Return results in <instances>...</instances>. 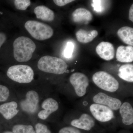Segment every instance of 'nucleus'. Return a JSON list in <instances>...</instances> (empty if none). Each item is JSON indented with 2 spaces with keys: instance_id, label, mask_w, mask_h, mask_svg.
<instances>
[{
  "instance_id": "1",
  "label": "nucleus",
  "mask_w": 133,
  "mask_h": 133,
  "mask_svg": "<svg viewBox=\"0 0 133 133\" xmlns=\"http://www.w3.org/2000/svg\"><path fill=\"white\" fill-rule=\"evenodd\" d=\"M13 47L14 57L19 62L30 60L36 49L35 43L30 38L24 36L17 38L14 42Z\"/></svg>"
},
{
  "instance_id": "2",
  "label": "nucleus",
  "mask_w": 133,
  "mask_h": 133,
  "mask_svg": "<svg viewBox=\"0 0 133 133\" xmlns=\"http://www.w3.org/2000/svg\"><path fill=\"white\" fill-rule=\"evenodd\" d=\"M37 67L41 71L60 75L64 74L67 70V65L61 58L45 56L39 59Z\"/></svg>"
},
{
  "instance_id": "3",
  "label": "nucleus",
  "mask_w": 133,
  "mask_h": 133,
  "mask_svg": "<svg viewBox=\"0 0 133 133\" xmlns=\"http://www.w3.org/2000/svg\"><path fill=\"white\" fill-rule=\"evenodd\" d=\"M7 75L10 79L19 83H31L34 79V72L30 66L17 65L10 67Z\"/></svg>"
},
{
  "instance_id": "4",
  "label": "nucleus",
  "mask_w": 133,
  "mask_h": 133,
  "mask_svg": "<svg viewBox=\"0 0 133 133\" xmlns=\"http://www.w3.org/2000/svg\"><path fill=\"white\" fill-rule=\"evenodd\" d=\"M24 27L32 37L39 41L49 39L54 33L50 26L36 21H28L24 24Z\"/></svg>"
},
{
  "instance_id": "5",
  "label": "nucleus",
  "mask_w": 133,
  "mask_h": 133,
  "mask_svg": "<svg viewBox=\"0 0 133 133\" xmlns=\"http://www.w3.org/2000/svg\"><path fill=\"white\" fill-rule=\"evenodd\" d=\"M92 80L98 87L106 91L114 92L119 89L118 82L113 76L106 72H95L92 76Z\"/></svg>"
},
{
  "instance_id": "6",
  "label": "nucleus",
  "mask_w": 133,
  "mask_h": 133,
  "mask_svg": "<svg viewBox=\"0 0 133 133\" xmlns=\"http://www.w3.org/2000/svg\"><path fill=\"white\" fill-rule=\"evenodd\" d=\"M69 80L78 97H82L85 95L89 84V79L85 74L81 72H75L71 74Z\"/></svg>"
},
{
  "instance_id": "7",
  "label": "nucleus",
  "mask_w": 133,
  "mask_h": 133,
  "mask_svg": "<svg viewBox=\"0 0 133 133\" xmlns=\"http://www.w3.org/2000/svg\"><path fill=\"white\" fill-rule=\"evenodd\" d=\"M90 110L94 118L100 122H107L114 118L112 110L104 105L94 103L90 106Z\"/></svg>"
},
{
  "instance_id": "8",
  "label": "nucleus",
  "mask_w": 133,
  "mask_h": 133,
  "mask_svg": "<svg viewBox=\"0 0 133 133\" xmlns=\"http://www.w3.org/2000/svg\"><path fill=\"white\" fill-rule=\"evenodd\" d=\"M39 102V97L36 91L30 90L27 92L26 98L20 103L22 110L29 114H34L37 111Z\"/></svg>"
},
{
  "instance_id": "9",
  "label": "nucleus",
  "mask_w": 133,
  "mask_h": 133,
  "mask_svg": "<svg viewBox=\"0 0 133 133\" xmlns=\"http://www.w3.org/2000/svg\"><path fill=\"white\" fill-rule=\"evenodd\" d=\"M95 103L106 106L112 110H117L121 106L122 102L120 100L109 95L103 92H99L96 94L93 98Z\"/></svg>"
},
{
  "instance_id": "10",
  "label": "nucleus",
  "mask_w": 133,
  "mask_h": 133,
  "mask_svg": "<svg viewBox=\"0 0 133 133\" xmlns=\"http://www.w3.org/2000/svg\"><path fill=\"white\" fill-rule=\"evenodd\" d=\"M43 110L38 113V116L42 120L46 119L52 113L57 111L59 108L58 103L56 100L51 98L46 99L42 104Z\"/></svg>"
},
{
  "instance_id": "11",
  "label": "nucleus",
  "mask_w": 133,
  "mask_h": 133,
  "mask_svg": "<svg viewBox=\"0 0 133 133\" xmlns=\"http://www.w3.org/2000/svg\"><path fill=\"white\" fill-rule=\"evenodd\" d=\"M71 124L76 128L89 131L94 127L95 121L90 115L83 114L78 119L73 120Z\"/></svg>"
},
{
  "instance_id": "12",
  "label": "nucleus",
  "mask_w": 133,
  "mask_h": 133,
  "mask_svg": "<svg viewBox=\"0 0 133 133\" xmlns=\"http://www.w3.org/2000/svg\"><path fill=\"white\" fill-rule=\"evenodd\" d=\"M96 51L100 57L106 61L111 60L114 57V48L111 43L101 42L97 46Z\"/></svg>"
},
{
  "instance_id": "13",
  "label": "nucleus",
  "mask_w": 133,
  "mask_h": 133,
  "mask_svg": "<svg viewBox=\"0 0 133 133\" xmlns=\"http://www.w3.org/2000/svg\"><path fill=\"white\" fill-rule=\"evenodd\" d=\"M18 104L15 101L6 102L0 105V113L7 120L13 118L19 112Z\"/></svg>"
},
{
  "instance_id": "14",
  "label": "nucleus",
  "mask_w": 133,
  "mask_h": 133,
  "mask_svg": "<svg viewBox=\"0 0 133 133\" xmlns=\"http://www.w3.org/2000/svg\"><path fill=\"white\" fill-rule=\"evenodd\" d=\"M72 18L76 23L87 24L93 19L92 14L88 10L84 8H79L72 13Z\"/></svg>"
},
{
  "instance_id": "15",
  "label": "nucleus",
  "mask_w": 133,
  "mask_h": 133,
  "mask_svg": "<svg viewBox=\"0 0 133 133\" xmlns=\"http://www.w3.org/2000/svg\"><path fill=\"white\" fill-rule=\"evenodd\" d=\"M117 61L122 63H131L133 61V47L131 45L119 46L116 51Z\"/></svg>"
},
{
  "instance_id": "16",
  "label": "nucleus",
  "mask_w": 133,
  "mask_h": 133,
  "mask_svg": "<svg viewBox=\"0 0 133 133\" xmlns=\"http://www.w3.org/2000/svg\"><path fill=\"white\" fill-rule=\"evenodd\" d=\"M119 113L122 118V122L126 125H130L133 123V108L131 104L125 102L120 107Z\"/></svg>"
},
{
  "instance_id": "17",
  "label": "nucleus",
  "mask_w": 133,
  "mask_h": 133,
  "mask_svg": "<svg viewBox=\"0 0 133 133\" xmlns=\"http://www.w3.org/2000/svg\"><path fill=\"white\" fill-rule=\"evenodd\" d=\"M34 13L37 19L43 21L51 22L55 19V15L53 11L43 5L38 6L35 8Z\"/></svg>"
},
{
  "instance_id": "18",
  "label": "nucleus",
  "mask_w": 133,
  "mask_h": 133,
  "mask_svg": "<svg viewBox=\"0 0 133 133\" xmlns=\"http://www.w3.org/2000/svg\"><path fill=\"white\" fill-rule=\"evenodd\" d=\"M77 40L79 42L87 43L92 41L98 35L96 30L88 31L83 29H80L76 33Z\"/></svg>"
},
{
  "instance_id": "19",
  "label": "nucleus",
  "mask_w": 133,
  "mask_h": 133,
  "mask_svg": "<svg viewBox=\"0 0 133 133\" xmlns=\"http://www.w3.org/2000/svg\"><path fill=\"white\" fill-rule=\"evenodd\" d=\"M117 35L122 41L129 45H133V29L128 26L121 28L117 32Z\"/></svg>"
},
{
  "instance_id": "20",
  "label": "nucleus",
  "mask_w": 133,
  "mask_h": 133,
  "mask_svg": "<svg viewBox=\"0 0 133 133\" xmlns=\"http://www.w3.org/2000/svg\"><path fill=\"white\" fill-rule=\"evenodd\" d=\"M118 76L122 79L128 82H133V65L126 64L120 67Z\"/></svg>"
},
{
  "instance_id": "21",
  "label": "nucleus",
  "mask_w": 133,
  "mask_h": 133,
  "mask_svg": "<svg viewBox=\"0 0 133 133\" xmlns=\"http://www.w3.org/2000/svg\"><path fill=\"white\" fill-rule=\"evenodd\" d=\"M12 132L14 133H35L33 126L23 124L15 125L12 128Z\"/></svg>"
},
{
  "instance_id": "22",
  "label": "nucleus",
  "mask_w": 133,
  "mask_h": 133,
  "mask_svg": "<svg viewBox=\"0 0 133 133\" xmlns=\"http://www.w3.org/2000/svg\"><path fill=\"white\" fill-rule=\"evenodd\" d=\"M14 4L17 9L25 10L30 6L31 2L30 0H15L14 1Z\"/></svg>"
},
{
  "instance_id": "23",
  "label": "nucleus",
  "mask_w": 133,
  "mask_h": 133,
  "mask_svg": "<svg viewBox=\"0 0 133 133\" xmlns=\"http://www.w3.org/2000/svg\"><path fill=\"white\" fill-rule=\"evenodd\" d=\"M74 45L71 42H68L63 52L64 56L67 58H70L72 57L74 51Z\"/></svg>"
},
{
  "instance_id": "24",
  "label": "nucleus",
  "mask_w": 133,
  "mask_h": 133,
  "mask_svg": "<svg viewBox=\"0 0 133 133\" xmlns=\"http://www.w3.org/2000/svg\"><path fill=\"white\" fill-rule=\"evenodd\" d=\"M10 95L8 88L4 85H0V102H3L8 99Z\"/></svg>"
},
{
  "instance_id": "25",
  "label": "nucleus",
  "mask_w": 133,
  "mask_h": 133,
  "mask_svg": "<svg viewBox=\"0 0 133 133\" xmlns=\"http://www.w3.org/2000/svg\"><path fill=\"white\" fill-rule=\"evenodd\" d=\"M35 133H52L44 124L38 123L35 125Z\"/></svg>"
},
{
  "instance_id": "26",
  "label": "nucleus",
  "mask_w": 133,
  "mask_h": 133,
  "mask_svg": "<svg viewBox=\"0 0 133 133\" xmlns=\"http://www.w3.org/2000/svg\"><path fill=\"white\" fill-rule=\"evenodd\" d=\"M58 133H81L77 128L74 127H64L59 130Z\"/></svg>"
},
{
  "instance_id": "27",
  "label": "nucleus",
  "mask_w": 133,
  "mask_h": 133,
  "mask_svg": "<svg viewBox=\"0 0 133 133\" xmlns=\"http://www.w3.org/2000/svg\"><path fill=\"white\" fill-rule=\"evenodd\" d=\"M102 1H92V6L94 10L97 12H101L102 11Z\"/></svg>"
},
{
  "instance_id": "28",
  "label": "nucleus",
  "mask_w": 133,
  "mask_h": 133,
  "mask_svg": "<svg viewBox=\"0 0 133 133\" xmlns=\"http://www.w3.org/2000/svg\"><path fill=\"white\" fill-rule=\"evenodd\" d=\"M74 1L72 0H54L53 2L57 6H63Z\"/></svg>"
},
{
  "instance_id": "29",
  "label": "nucleus",
  "mask_w": 133,
  "mask_h": 133,
  "mask_svg": "<svg viewBox=\"0 0 133 133\" xmlns=\"http://www.w3.org/2000/svg\"><path fill=\"white\" fill-rule=\"evenodd\" d=\"M6 39V36L4 33H0V49L2 45L5 43Z\"/></svg>"
},
{
  "instance_id": "30",
  "label": "nucleus",
  "mask_w": 133,
  "mask_h": 133,
  "mask_svg": "<svg viewBox=\"0 0 133 133\" xmlns=\"http://www.w3.org/2000/svg\"><path fill=\"white\" fill-rule=\"evenodd\" d=\"M129 19L133 22V5L132 4L129 10Z\"/></svg>"
},
{
  "instance_id": "31",
  "label": "nucleus",
  "mask_w": 133,
  "mask_h": 133,
  "mask_svg": "<svg viewBox=\"0 0 133 133\" xmlns=\"http://www.w3.org/2000/svg\"><path fill=\"white\" fill-rule=\"evenodd\" d=\"M3 133H14L13 132L10 131H7L6 132H4Z\"/></svg>"
}]
</instances>
